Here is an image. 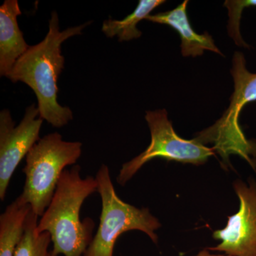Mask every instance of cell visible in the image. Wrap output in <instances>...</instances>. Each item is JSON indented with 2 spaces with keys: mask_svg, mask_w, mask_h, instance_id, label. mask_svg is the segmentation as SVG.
<instances>
[{
  "mask_svg": "<svg viewBox=\"0 0 256 256\" xmlns=\"http://www.w3.org/2000/svg\"><path fill=\"white\" fill-rule=\"evenodd\" d=\"M92 23L87 22L60 31L58 14L53 12L45 38L30 46L8 77L12 82H24L34 92L40 117L54 127H63L73 119L72 110L60 106L57 100V82L65 63L62 45L70 37L82 34V30Z\"/></svg>",
  "mask_w": 256,
  "mask_h": 256,
  "instance_id": "cell-1",
  "label": "cell"
},
{
  "mask_svg": "<svg viewBox=\"0 0 256 256\" xmlns=\"http://www.w3.org/2000/svg\"><path fill=\"white\" fill-rule=\"evenodd\" d=\"M80 166L74 165L62 173L50 206L37 225V232H48L56 256H84L92 238L95 223L90 218L82 222L80 208L92 194L98 192L96 178H82Z\"/></svg>",
  "mask_w": 256,
  "mask_h": 256,
  "instance_id": "cell-2",
  "label": "cell"
},
{
  "mask_svg": "<svg viewBox=\"0 0 256 256\" xmlns=\"http://www.w3.org/2000/svg\"><path fill=\"white\" fill-rule=\"evenodd\" d=\"M82 153V143L68 142L53 132L40 139L28 152L23 172L25 183L18 198L42 216L54 195L64 169L76 163Z\"/></svg>",
  "mask_w": 256,
  "mask_h": 256,
  "instance_id": "cell-3",
  "label": "cell"
},
{
  "mask_svg": "<svg viewBox=\"0 0 256 256\" xmlns=\"http://www.w3.org/2000/svg\"><path fill=\"white\" fill-rule=\"evenodd\" d=\"M230 74L234 78V90L228 108L220 120L198 133L195 139L204 146L208 143L214 144L215 152L224 161L228 160L230 154H238L255 168L256 143L245 137L238 119L244 106L256 100V73L248 70L244 54L236 52Z\"/></svg>",
  "mask_w": 256,
  "mask_h": 256,
  "instance_id": "cell-4",
  "label": "cell"
},
{
  "mask_svg": "<svg viewBox=\"0 0 256 256\" xmlns=\"http://www.w3.org/2000/svg\"><path fill=\"white\" fill-rule=\"evenodd\" d=\"M96 178L102 201L100 224L84 256H114L116 240L121 234L129 230L144 232L158 244L154 232L161 227V224L148 208H138L119 198L107 165H101Z\"/></svg>",
  "mask_w": 256,
  "mask_h": 256,
  "instance_id": "cell-5",
  "label": "cell"
},
{
  "mask_svg": "<svg viewBox=\"0 0 256 256\" xmlns=\"http://www.w3.org/2000/svg\"><path fill=\"white\" fill-rule=\"evenodd\" d=\"M146 120L150 130V144L140 154L122 164L117 178L121 186H124L143 165L154 158L198 165L215 154L214 148H208L196 139L188 140L180 138L175 132L165 109L146 111Z\"/></svg>",
  "mask_w": 256,
  "mask_h": 256,
  "instance_id": "cell-6",
  "label": "cell"
},
{
  "mask_svg": "<svg viewBox=\"0 0 256 256\" xmlns=\"http://www.w3.org/2000/svg\"><path fill=\"white\" fill-rule=\"evenodd\" d=\"M44 120L34 104L28 106L15 126L9 110L0 112V200L4 201L10 180L20 162L40 140Z\"/></svg>",
  "mask_w": 256,
  "mask_h": 256,
  "instance_id": "cell-7",
  "label": "cell"
},
{
  "mask_svg": "<svg viewBox=\"0 0 256 256\" xmlns=\"http://www.w3.org/2000/svg\"><path fill=\"white\" fill-rule=\"evenodd\" d=\"M236 192L240 200L238 213L228 217L226 226L214 232V238L222 240L212 252L230 256H256V183L247 186L236 182Z\"/></svg>",
  "mask_w": 256,
  "mask_h": 256,
  "instance_id": "cell-8",
  "label": "cell"
},
{
  "mask_svg": "<svg viewBox=\"0 0 256 256\" xmlns=\"http://www.w3.org/2000/svg\"><path fill=\"white\" fill-rule=\"evenodd\" d=\"M188 2V0H185L174 9L149 15L146 20L168 25L176 31L181 38L180 48L183 56H200L204 54V50H210L224 56L220 48L216 46L213 37L208 32L198 34L193 30L186 12Z\"/></svg>",
  "mask_w": 256,
  "mask_h": 256,
  "instance_id": "cell-9",
  "label": "cell"
},
{
  "mask_svg": "<svg viewBox=\"0 0 256 256\" xmlns=\"http://www.w3.org/2000/svg\"><path fill=\"white\" fill-rule=\"evenodd\" d=\"M22 14L18 0H5L0 6V76H9L28 46L18 22Z\"/></svg>",
  "mask_w": 256,
  "mask_h": 256,
  "instance_id": "cell-10",
  "label": "cell"
},
{
  "mask_svg": "<svg viewBox=\"0 0 256 256\" xmlns=\"http://www.w3.org/2000/svg\"><path fill=\"white\" fill-rule=\"evenodd\" d=\"M31 210L18 197L0 216V256H14Z\"/></svg>",
  "mask_w": 256,
  "mask_h": 256,
  "instance_id": "cell-11",
  "label": "cell"
},
{
  "mask_svg": "<svg viewBox=\"0 0 256 256\" xmlns=\"http://www.w3.org/2000/svg\"><path fill=\"white\" fill-rule=\"evenodd\" d=\"M164 2V0H140L134 12L124 20H105L102 23V32L108 38L118 37L119 42L140 38L142 36V32L137 28L138 24L146 20L153 10Z\"/></svg>",
  "mask_w": 256,
  "mask_h": 256,
  "instance_id": "cell-12",
  "label": "cell"
},
{
  "mask_svg": "<svg viewBox=\"0 0 256 256\" xmlns=\"http://www.w3.org/2000/svg\"><path fill=\"white\" fill-rule=\"evenodd\" d=\"M38 216L32 210L26 218L22 238L16 247L14 256H57L48 250L52 237L48 232L38 233Z\"/></svg>",
  "mask_w": 256,
  "mask_h": 256,
  "instance_id": "cell-13",
  "label": "cell"
},
{
  "mask_svg": "<svg viewBox=\"0 0 256 256\" xmlns=\"http://www.w3.org/2000/svg\"><path fill=\"white\" fill-rule=\"evenodd\" d=\"M224 6L228 12L227 30L229 36L237 46L249 48V45L246 43L240 34V22L242 11L245 8L256 6V0H226Z\"/></svg>",
  "mask_w": 256,
  "mask_h": 256,
  "instance_id": "cell-14",
  "label": "cell"
},
{
  "mask_svg": "<svg viewBox=\"0 0 256 256\" xmlns=\"http://www.w3.org/2000/svg\"><path fill=\"white\" fill-rule=\"evenodd\" d=\"M192 256H230L226 255V254H212L210 252V250L208 248L203 249L201 252H198L196 255Z\"/></svg>",
  "mask_w": 256,
  "mask_h": 256,
  "instance_id": "cell-15",
  "label": "cell"
}]
</instances>
